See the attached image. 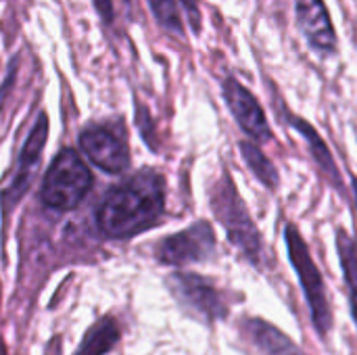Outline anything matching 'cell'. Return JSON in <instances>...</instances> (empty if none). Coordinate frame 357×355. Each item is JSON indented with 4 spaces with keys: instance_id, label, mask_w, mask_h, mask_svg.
I'll list each match as a JSON object with an SVG mask.
<instances>
[{
    "instance_id": "obj_19",
    "label": "cell",
    "mask_w": 357,
    "mask_h": 355,
    "mask_svg": "<svg viewBox=\"0 0 357 355\" xmlns=\"http://www.w3.org/2000/svg\"><path fill=\"white\" fill-rule=\"evenodd\" d=\"M98 17L102 19L105 25H113L115 21V6H113V0H92Z\"/></svg>"
},
{
    "instance_id": "obj_18",
    "label": "cell",
    "mask_w": 357,
    "mask_h": 355,
    "mask_svg": "<svg viewBox=\"0 0 357 355\" xmlns=\"http://www.w3.org/2000/svg\"><path fill=\"white\" fill-rule=\"evenodd\" d=\"M182 8H184V15L188 19V25L192 29L195 36L201 33L203 29V17H201V2L199 0H180Z\"/></svg>"
},
{
    "instance_id": "obj_20",
    "label": "cell",
    "mask_w": 357,
    "mask_h": 355,
    "mask_svg": "<svg viewBox=\"0 0 357 355\" xmlns=\"http://www.w3.org/2000/svg\"><path fill=\"white\" fill-rule=\"evenodd\" d=\"M351 190H354V199H356V209H357V178H351Z\"/></svg>"
},
{
    "instance_id": "obj_2",
    "label": "cell",
    "mask_w": 357,
    "mask_h": 355,
    "mask_svg": "<svg viewBox=\"0 0 357 355\" xmlns=\"http://www.w3.org/2000/svg\"><path fill=\"white\" fill-rule=\"evenodd\" d=\"M207 197L211 213L222 224L228 243L243 255L247 264L259 268L264 264V236L226 165L209 186Z\"/></svg>"
},
{
    "instance_id": "obj_7",
    "label": "cell",
    "mask_w": 357,
    "mask_h": 355,
    "mask_svg": "<svg viewBox=\"0 0 357 355\" xmlns=\"http://www.w3.org/2000/svg\"><path fill=\"white\" fill-rule=\"evenodd\" d=\"M79 146L86 157L107 174H123L130 167L128 132L119 119L86 126L79 134Z\"/></svg>"
},
{
    "instance_id": "obj_16",
    "label": "cell",
    "mask_w": 357,
    "mask_h": 355,
    "mask_svg": "<svg viewBox=\"0 0 357 355\" xmlns=\"http://www.w3.org/2000/svg\"><path fill=\"white\" fill-rule=\"evenodd\" d=\"M151 13L159 27L172 36H184V21L180 15V0H149Z\"/></svg>"
},
{
    "instance_id": "obj_13",
    "label": "cell",
    "mask_w": 357,
    "mask_h": 355,
    "mask_svg": "<svg viewBox=\"0 0 357 355\" xmlns=\"http://www.w3.org/2000/svg\"><path fill=\"white\" fill-rule=\"evenodd\" d=\"M337 253L343 270V280L349 295V310L357 328V239H354L345 228H337Z\"/></svg>"
},
{
    "instance_id": "obj_15",
    "label": "cell",
    "mask_w": 357,
    "mask_h": 355,
    "mask_svg": "<svg viewBox=\"0 0 357 355\" xmlns=\"http://www.w3.org/2000/svg\"><path fill=\"white\" fill-rule=\"evenodd\" d=\"M238 151H241V157L243 161L247 163V167L251 169V174L270 190H278L280 186V174H278V167L270 161V157L259 149V144L251 142V140H241L238 142Z\"/></svg>"
},
{
    "instance_id": "obj_5",
    "label": "cell",
    "mask_w": 357,
    "mask_h": 355,
    "mask_svg": "<svg viewBox=\"0 0 357 355\" xmlns=\"http://www.w3.org/2000/svg\"><path fill=\"white\" fill-rule=\"evenodd\" d=\"M165 285L178 305L203 324H213L230 316V299L211 278L192 272H174Z\"/></svg>"
},
{
    "instance_id": "obj_1",
    "label": "cell",
    "mask_w": 357,
    "mask_h": 355,
    "mask_svg": "<svg viewBox=\"0 0 357 355\" xmlns=\"http://www.w3.org/2000/svg\"><path fill=\"white\" fill-rule=\"evenodd\" d=\"M165 213V178L142 169L111 188L98 211L96 224L107 239H132L155 228Z\"/></svg>"
},
{
    "instance_id": "obj_9",
    "label": "cell",
    "mask_w": 357,
    "mask_h": 355,
    "mask_svg": "<svg viewBox=\"0 0 357 355\" xmlns=\"http://www.w3.org/2000/svg\"><path fill=\"white\" fill-rule=\"evenodd\" d=\"M222 98H224L228 111L232 113L234 121L249 136L251 142L261 144V142L272 140L274 132L270 128L266 109L261 107L257 96L245 84H241L232 75L224 77L222 80Z\"/></svg>"
},
{
    "instance_id": "obj_21",
    "label": "cell",
    "mask_w": 357,
    "mask_h": 355,
    "mask_svg": "<svg viewBox=\"0 0 357 355\" xmlns=\"http://www.w3.org/2000/svg\"><path fill=\"white\" fill-rule=\"evenodd\" d=\"M0 355H6V349H4V343H2V339H0Z\"/></svg>"
},
{
    "instance_id": "obj_12",
    "label": "cell",
    "mask_w": 357,
    "mask_h": 355,
    "mask_svg": "<svg viewBox=\"0 0 357 355\" xmlns=\"http://www.w3.org/2000/svg\"><path fill=\"white\" fill-rule=\"evenodd\" d=\"M243 333L264 355H307L280 328L264 318H245Z\"/></svg>"
},
{
    "instance_id": "obj_14",
    "label": "cell",
    "mask_w": 357,
    "mask_h": 355,
    "mask_svg": "<svg viewBox=\"0 0 357 355\" xmlns=\"http://www.w3.org/2000/svg\"><path fill=\"white\" fill-rule=\"evenodd\" d=\"M119 335H121V331H119L117 320L107 316L88 328V333H86L82 345L77 347L75 355H107L117 345Z\"/></svg>"
},
{
    "instance_id": "obj_17",
    "label": "cell",
    "mask_w": 357,
    "mask_h": 355,
    "mask_svg": "<svg viewBox=\"0 0 357 355\" xmlns=\"http://www.w3.org/2000/svg\"><path fill=\"white\" fill-rule=\"evenodd\" d=\"M136 123H138V130L144 138V142L157 151V142H155V130H153V119L149 115V111L142 107V105H136Z\"/></svg>"
},
{
    "instance_id": "obj_10",
    "label": "cell",
    "mask_w": 357,
    "mask_h": 355,
    "mask_svg": "<svg viewBox=\"0 0 357 355\" xmlns=\"http://www.w3.org/2000/svg\"><path fill=\"white\" fill-rule=\"evenodd\" d=\"M295 21L314 52L320 56L339 52V36L324 0H295Z\"/></svg>"
},
{
    "instance_id": "obj_8",
    "label": "cell",
    "mask_w": 357,
    "mask_h": 355,
    "mask_svg": "<svg viewBox=\"0 0 357 355\" xmlns=\"http://www.w3.org/2000/svg\"><path fill=\"white\" fill-rule=\"evenodd\" d=\"M48 140V117L46 113H40L36 123L31 126V132L27 134L21 153H19V161H17V169L13 174V178L8 180V184L2 188L0 192V205H2V216L4 220L8 218L10 209L17 207V203L21 201V197L27 192L33 174L38 169L44 144Z\"/></svg>"
},
{
    "instance_id": "obj_3",
    "label": "cell",
    "mask_w": 357,
    "mask_h": 355,
    "mask_svg": "<svg viewBox=\"0 0 357 355\" xmlns=\"http://www.w3.org/2000/svg\"><path fill=\"white\" fill-rule=\"evenodd\" d=\"M284 245H287L289 262L295 268V274L299 278V285H301V291H303V297H305V303L310 310L312 326L320 335V339H326L335 324L333 305H331V299L326 293V282H324L320 268L316 266V262L312 257V251H310L301 230L293 222L284 224Z\"/></svg>"
},
{
    "instance_id": "obj_6",
    "label": "cell",
    "mask_w": 357,
    "mask_h": 355,
    "mask_svg": "<svg viewBox=\"0 0 357 355\" xmlns=\"http://www.w3.org/2000/svg\"><path fill=\"white\" fill-rule=\"evenodd\" d=\"M218 236L207 220H199L192 226L165 236L157 249L155 257L159 264L169 268H186L192 264H203L215 257Z\"/></svg>"
},
{
    "instance_id": "obj_11",
    "label": "cell",
    "mask_w": 357,
    "mask_h": 355,
    "mask_svg": "<svg viewBox=\"0 0 357 355\" xmlns=\"http://www.w3.org/2000/svg\"><path fill=\"white\" fill-rule=\"evenodd\" d=\"M278 115L282 117V121H284L289 128H293L295 132L301 134V138L305 140V144H307V149H310V155H312L314 163L318 165V169L322 172V176L333 184V188H337V190L341 192V190H343V176H341V169H339V165H337V161H335V157H333L331 146H328L326 140L320 136V132H318L307 119H303L301 115H297V113H293L291 109H287L282 103L278 105Z\"/></svg>"
},
{
    "instance_id": "obj_4",
    "label": "cell",
    "mask_w": 357,
    "mask_h": 355,
    "mask_svg": "<svg viewBox=\"0 0 357 355\" xmlns=\"http://www.w3.org/2000/svg\"><path fill=\"white\" fill-rule=\"evenodd\" d=\"M92 188V172L73 149H63L48 165L42 182V203L54 211L75 209Z\"/></svg>"
}]
</instances>
